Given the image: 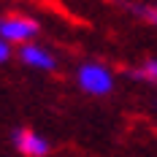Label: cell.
<instances>
[{
  "mask_svg": "<svg viewBox=\"0 0 157 157\" xmlns=\"http://www.w3.org/2000/svg\"><path fill=\"white\" fill-rule=\"evenodd\" d=\"M133 76H136V78H146V81H157V60H149V63H146V68L136 71Z\"/></svg>",
  "mask_w": 157,
  "mask_h": 157,
  "instance_id": "5",
  "label": "cell"
},
{
  "mask_svg": "<svg viewBox=\"0 0 157 157\" xmlns=\"http://www.w3.org/2000/svg\"><path fill=\"white\" fill-rule=\"evenodd\" d=\"M38 33V25L25 16H6L0 22V35L3 41H27Z\"/></svg>",
  "mask_w": 157,
  "mask_h": 157,
  "instance_id": "2",
  "label": "cell"
},
{
  "mask_svg": "<svg viewBox=\"0 0 157 157\" xmlns=\"http://www.w3.org/2000/svg\"><path fill=\"white\" fill-rule=\"evenodd\" d=\"M19 57H22V63L30 65V68H41V71H52L54 68V57L49 52H44L41 46H22Z\"/></svg>",
  "mask_w": 157,
  "mask_h": 157,
  "instance_id": "4",
  "label": "cell"
},
{
  "mask_svg": "<svg viewBox=\"0 0 157 157\" xmlns=\"http://www.w3.org/2000/svg\"><path fill=\"white\" fill-rule=\"evenodd\" d=\"M14 146L27 157H44L49 152V144L41 136H35L33 130H16L14 133Z\"/></svg>",
  "mask_w": 157,
  "mask_h": 157,
  "instance_id": "3",
  "label": "cell"
},
{
  "mask_svg": "<svg viewBox=\"0 0 157 157\" xmlns=\"http://www.w3.org/2000/svg\"><path fill=\"white\" fill-rule=\"evenodd\" d=\"M8 57H11V49H8V41H3V44H0V60L6 63Z\"/></svg>",
  "mask_w": 157,
  "mask_h": 157,
  "instance_id": "7",
  "label": "cell"
},
{
  "mask_svg": "<svg viewBox=\"0 0 157 157\" xmlns=\"http://www.w3.org/2000/svg\"><path fill=\"white\" fill-rule=\"evenodd\" d=\"M136 14H138V16H144L146 22L157 25V8H136Z\"/></svg>",
  "mask_w": 157,
  "mask_h": 157,
  "instance_id": "6",
  "label": "cell"
},
{
  "mask_svg": "<svg viewBox=\"0 0 157 157\" xmlns=\"http://www.w3.org/2000/svg\"><path fill=\"white\" fill-rule=\"evenodd\" d=\"M78 84H81V90H87L92 95H106L114 81H111V73L103 65L87 63V65H81V71H78Z\"/></svg>",
  "mask_w": 157,
  "mask_h": 157,
  "instance_id": "1",
  "label": "cell"
}]
</instances>
